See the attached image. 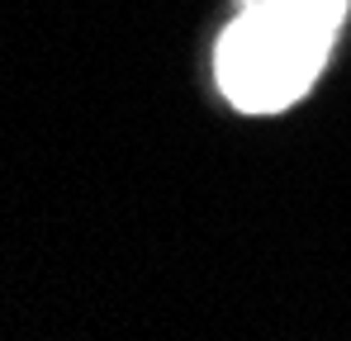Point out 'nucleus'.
<instances>
[{
    "label": "nucleus",
    "instance_id": "f257e3e1",
    "mask_svg": "<svg viewBox=\"0 0 351 341\" xmlns=\"http://www.w3.org/2000/svg\"><path fill=\"white\" fill-rule=\"evenodd\" d=\"M347 0H242L219 48L214 81L237 114H285L323 76Z\"/></svg>",
    "mask_w": 351,
    "mask_h": 341
}]
</instances>
